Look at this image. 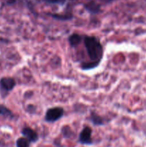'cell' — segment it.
I'll use <instances>...</instances> for the list:
<instances>
[{"label": "cell", "instance_id": "1", "mask_svg": "<svg viewBox=\"0 0 146 147\" xmlns=\"http://www.w3.org/2000/svg\"><path fill=\"white\" fill-rule=\"evenodd\" d=\"M84 44L90 62L100 65L103 57V47L100 40L94 36H85L84 37Z\"/></svg>", "mask_w": 146, "mask_h": 147}, {"label": "cell", "instance_id": "2", "mask_svg": "<svg viewBox=\"0 0 146 147\" xmlns=\"http://www.w3.org/2000/svg\"><path fill=\"white\" fill-rule=\"evenodd\" d=\"M64 109L62 107H53L47 111L44 120L48 123H54L60 120L64 115Z\"/></svg>", "mask_w": 146, "mask_h": 147}, {"label": "cell", "instance_id": "3", "mask_svg": "<svg viewBox=\"0 0 146 147\" xmlns=\"http://www.w3.org/2000/svg\"><path fill=\"white\" fill-rule=\"evenodd\" d=\"M92 131L91 128L89 126H84L80 132L78 142L84 145L92 144Z\"/></svg>", "mask_w": 146, "mask_h": 147}, {"label": "cell", "instance_id": "4", "mask_svg": "<svg viewBox=\"0 0 146 147\" xmlns=\"http://www.w3.org/2000/svg\"><path fill=\"white\" fill-rule=\"evenodd\" d=\"M16 86V81L14 78L9 77L2 78L0 80V86L5 91H10Z\"/></svg>", "mask_w": 146, "mask_h": 147}, {"label": "cell", "instance_id": "5", "mask_svg": "<svg viewBox=\"0 0 146 147\" xmlns=\"http://www.w3.org/2000/svg\"><path fill=\"white\" fill-rule=\"evenodd\" d=\"M21 133L30 142H36L39 139L38 134H37V132L29 127L23 128Z\"/></svg>", "mask_w": 146, "mask_h": 147}, {"label": "cell", "instance_id": "6", "mask_svg": "<svg viewBox=\"0 0 146 147\" xmlns=\"http://www.w3.org/2000/svg\"><path fill=\"white\" fill-rule=\"evenodd\" d=\"M84 7L90 14H96L100 12V5L93 1H91L84 4Z\"/></svg>", "mask_w": 146, "mask_h": 147}, {"label": "cell", "instance_id": "7", "mask_svg": "<svg viewBox=\"0 0 146 147\" xmlns=\"http://www.w3.org/2000/svg\"><path fill=\"white\" fill-rule=\"evenodd\" d=\"M90 120L94 126H103L105 123L104 119L102 117H101L97 113L93 111H92L90 113Z\"/></svg>", "mask_w": 146, "mask_h": 147}, {"label": "cell", "instance_id": "8", "mask_svg": "<svg viewBox=\"0 0 146 147\" xmlns=\"http://www.w3.org/2000/svg\"><path fill=\"white\" fill-rule=\"evenodd\" d=\"M82 37L79 34H72L68 37V42L70 47H76L81 43Z\"/></svg>", "mask_w": 146, "mask_h": 147}, {"label": "cell", "instance_id": "9", "mask_svg": "<svg viewBox=\"0 0 146 147\" xmlns=\"http://www.w3.org/2000/svg\"><path fill=\"white\" fill-rule=\"evenodd\" d=\"M47 14L54 20H60V21H67V20H70L73 18V16L72 14H50V13H47Z\"/></svg>", "mask_w": 146, "mask_h": 147}, {"label": "cell", "instance_id": "10", "mask_svg": "<svg viewBox=\"0 0 146 147\" xmlns=\"http://www.w3.org/2000/svg\"><path fill=\"white\" fill-rule=\"evenodd\" d=\"M17 147H29L30 142L25 137H21L17 139L16 142Z\"/></svg>", "mask_w": 146, "mask_h": 147}, {"label": "cell", "instance_id": "11", "mask_svg": "<svg viewBox=\"0 0 146 147\" xmlns=\"http://www.w3.org/2000/svg\"><path fill=\"white\" fill-rule=\"evenodd\" d=\"M0 115L3 116H7V117H12L13 113L5 106L0 105Z\"/></svg>", "mask_w": 146, "mask_h": 147}, {"label": "cell", "instance_id": "12", "mask_svg": "<svg viewBox=\"0 0 146 147\" xmlns=\"http://www.w3.org/2000/svg\"><path fill=\"white\" fill-rule=\"evenodd\" d=\"M62 132L65 137H70V136L72 134V132L69 126H64L62 129Z\"/></svg>", "mask_w": 146, "mask_h": 147}, {"label": "cell", "instance_id": "13", "mask_svg": "<svg viewBox=\"0 0 146 147\" xmlns=\"http://www.w3.org/2000/svg\"><path fill=\"white\" fill-rule=\"evenodd\" d=\"M45 2L49 3V4H60L62 5L65 3L66 0H43Z\"/></svg>", "mask_w": 146, "mask_h": 147}, {"label": "cell", "instance_id": "14", "mask_svg": "<svg viewBox=\"0 0 146 147\" xmlns=\"http://www.w3.org/2000/svg\"><path fill=\"white\" fill-rule=\"evenodd\" d=\"M36 110H37V108H36V106H34V105L30 104L27 106V111L29 113H30V114H33V113H35Z\"/></svg>", "mask_w": 146, "mask_h": 147}, {"label": "cell", "instance_id": "15", "mask_svg": "<svg viewBox=\"0 0 146 147\" xmlns=\"http://www.w3.org/2000/svg\"><path fill=\"white\" fill-rule=\"evenodd\" d=\"M15 1L16 0H6V2L8 4H13V3L15 2Z\"/></svg>", "mask_w": 146, "mask_h": 147}, {"label": "cell", "instance_id": "16", "mask_svg": "<svg viewBox=\"0 0 146 147\" xmlns=\"http://www.w3.org/2000/svg\"><path fill=\"white\" fill-rule=\"evenodd\" d=\"M107 1H113V0H107Z\"/></svg>", "mask_w": 146, "mask_h": 147}]
</instances>
